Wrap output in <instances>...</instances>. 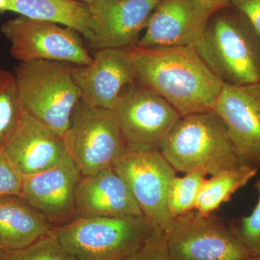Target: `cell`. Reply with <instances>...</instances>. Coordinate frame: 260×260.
Instances as JSON below:
<instances>
[{"label":"cell","mask_w":260,"mask_h":260,"mask_svg":"<svg viewBox=\"0 0 260 260\" xmlns=\"http://www.w3.org/2000/svg\"><path fill=\"white\" fill-rule=\"evenodd\" d=\"M231 5L245 16L260 37V0H231Z\"/></svg>","instance_id":"4316f807"},{"label":"cell","mask_w":260,"mask_h":260,"mask_svg":"<svg viewBox=\"0 0 260 260\" xmlns=\"http://www.w3.org/2000/svg\"><path fill=\"white\" fill-rule=\"evenodd\" d=\"M257 167L244 165L228 169L207 179L197 198L195 209L203 215H210L227 203L232 195L255 177Z\"/></svg>","instance_id":"ffe728a7"},{"label":"cell","mask_w":260,"mask_h":260,"mask_svg":"<svg viewBox=\"0 0 260 260\" xmlns=\"http://www.w3.org/2000/svg\"><path fill=\"white\" fill-rule=\"evenodd\" d=\"M23 175L13 162L0 151V196L20 194Z\"/></svg>","instance_id":"484cf974"},{"label":"cell","mask_w":260,"mask_h":260,"mask_svg":"<svg viewBox=\"0 0 260 260\" xmlns=\"http://www.w3.org/2000/svg\"><path fill=\"white\" fill-rule=\"evenodd\" d=\"M63 140L83 177L113 167L126 147L114 111L91 107L81 99Z\"/></svg>","instance_id":"8992f818"},{"label":"cell","mask_w":260,"mask_h":260,"mask_svg":"<svg viewBox=\"0 0 260 260\" xmlns=\"http://www.w3.org/2000/svg\"><path fill=\"white\" fill-rule=\"evenodd\" d=\"M206 176L204 172L197 171L173 179L168 195V208L172 219L195 209L197 198Z\"/></svg>","instance_id":"7402d4cb"},{"label":"cell","mask_w":260,"mask_h":260,"mask_svg":"<svg viewBox=\"0 0 260 260\" xmlns=\"http://www.w3.org/2000/svg\"><path fill=\"white\" fill-rule=\"evenodd\" d=\"M211 11L212 14L231 5V0H200Z\"/></svg>","instance_id":"83f0119b"},{"label":"cell","mask_w":260,"mask_h":260,"mask_svg":"<svg viewBox=\"0 0 260 260\" xmlns=\"http://www.w3.org/2000/svg\"><path fill=\"white\" fill-rule=\"evenodd\" d=\"M78 1L81 2V3H85V4L90 5L93 3L94 2L97 1V0H78Z\"/></svg>","instance_id":"f1b7e54d"},{"label":"cell","mask_w":260,"mask_h":260,"mask_svg":"<svg viewBox=\"0 0 260 260\" xmlns=\"http://www.w3.org/2000/svg\"><path fill=\"white\" fill-rule=\"evenodd\" d=\"M14 75L24 112L63 137L75 106L81 99L71 64L61 61H20Z\"/></svg>","instance_id":"3957f363"},{"label":"cell","mask_w":260,"mask_h":260,"mask_svg":"<svg viewBox=\"0 0 260 260\" xmlns=\"http://www.w3.org/2000/svg\"><path fill=\"white\" fill-rule=\"evenodd\" d=\"M176 172L215 175L243 165L213 111L181 117L160 150Z\"/></svg>","instance_id":"277c9868"},{"label":"cell","mask_w":260,"mask_h":260,"mask_svg":"<svg viewBox=\"0 0 260 260\" xmlns=\"http://www.w3.org/2000/svg\"><path fill=\"white\" fill-rule=\"evenodd\" d=\"M114 170L125 182L145 218L165 232L172 218L168 195L176 171L160 151L126 146L114 162Z\"/></svg>","instance_id":"ba28073f"},{"label":"cell","mask_w":260,"mask_h":260,"mask_svg":"<svg viewBox=\"0 0 260 260\" xmlns=\"http://www.w3.org/2000/svg\"><path fill=\"white\" fill-rule=\"evenodd\" d=\"M43 20L73 29L90 42L95 22L88 5L78 0H0V12Z\"/></svg>","instance_id":"d6986e66"},{"label":"cell","mask_w":260,"mask_h":260,"mask_svg":"<svg viewBox=\"0 0 260 260\" xmlns=\"http://www.w3.org/2000/svg\"><path fill=\"white\" fill-rule=\"evenodd\" d=\"M73 77L85 104L113 110L123 90L136 80L129 48L97 50L90 64L73 66Z\"/></svg>","instance_id":"7c38bea8"},{"label":"cell","mask_w":260,"mask_h":260,"mask_svg":"<svg viewBox=\"0 0 260 260\" xmlns=\"http://www.w3.org/2000/svg\"><path fill=\"white\" fill-rule=\"evenodd\" d=\"M1 32L10 44V54L20 61L48 60L75 65L93 61L80 34L68 27L20 15L3 23Z\"/></svg>","instance_id":"30bf717a"},{"label":"cell","mask_w":260,"mask_h":260,"mask_svg":"<svg viewBox=\"0 0 260 260\" xmlns=\"http://www.w3.org/2000/svg\"><path fill=\"white\" fill-rule=\"evenodd\" d=\"M23 112L14 73L0 68V151L14 133Z\"/></svg>","instance_id":"44dd1931"},{"label":"cell","mask_w":260,"mask_h":260,"mask_svg":"<svg viewBox=\"0 0 260 260\" xmlns=\"http://www.w3.org/2000/svg\"><path fill=\"white\" fill-rule=\"evenodd\" d=\"M126 146L160 151L181 116L158 94L135 83L121 92L113 109Z\"/></svg>","instance_id":"9c48e42d"},{"label":"cell","mask_w":260,"mask_h":260,"mask_svg":"<svg viewBox=\"0 0 260 260\" xmlns=\"http://www.w3.org/2000/svg\"><path fill=\"white\" fill-rule=\"evenodd\" d=\"M75 207L78 217L83 218L143 215L113 167L82 177L75 191Z\"/></svg>","instance_id":"e0dca14e"},{"label":"cell","mask_w":260,"mask_h":260,"mask_svg":"<svg viewBox=\"0 0 260 260\" xmlns=\"http://www.w3.org/2000/svg\"><path fill=\"white\" fill-rule=\"evenodd\" d=\"M82 177L79 169L68 155L51 169L23 176L20 195L51 225H62L78 217L75 191Z\"/></svg>","instance_id":"4fadbf2b"},{"label":"cell","mask_w":260,"mask_h":260,"mask_svg":"<svg viewBox=\"0 0 260 260\" xmlns=\"http://www.w3.org/2000/svg\"><path fill=\"white\" fill-rule=\"evenodd\" d=\"M125 260H174L167 244L165 233L153 231L144 245Z\"/></svg>","instance_id":"d4e9b609"},{"label":"cell","mask_w":260,"mask_h":260,"mask_svg":"<svg viewBox=\"0 0 260 260\" xmlns=\"http://www.w3.org/2000/svg\"><path fill=\"white\" fill-rule=\"evenodd\" d=\"M174 260H251L239 234L196 210L173 218L165 232Z\"/></svg>","instance_id":"52a82bcc"},{"label":"cell","mask_w":260,"mask_h":260,"mask_svg":"<svg viewBox=\"0 0 260 260\" xmlns=\"http://www.w3.org/2000/svg\"><path fill=\"white\" fill-rule=\"evenodd\" d=\"M129 49L135 83L164 98L181 117L213 111L223 83L192 46Z\"/></svg>","instance_id":"6da1fadb"},{"label":"cell","mask_w":260,"mask_h":260,"mask_svg":"<svg viewBox=\"0 0 260 260\" xmlns=\"http://www.w3.org/2000/svg\"><path fill=\"white\" fill-rule=\"evenodd\" d=\"M251 260H260V255L256 256V257L253 258V259Z\"/></svg>","instance_id":"f546056e"},{"label":"cell","mask_w":260,"mask_h":260,"mask_svg":"<svg viewBox=\"0 0 260 260\" xmlns=\"http://www.w3.org/2000/svg\"><path fill=\"white\" fill-rule=\"evenodd\" d=\"M160 0H97L88 5L95 22L90 47L131 48L139 42Z\"/></svg>","instance_id":"9a60e30c"},{"label":"cell","mask_w":260,"mask_h":260,"mask_svg":"<svg viewBox=\"0 0 260 260\" xmlns=\"http://www.w3.org/2000/svg\"><path fill=\"white\" fill-rule=\"evenodd\" d=\"M1 151L23 176L51 169L68 155L61 135L24 112Z\"/></svg>","instance_id":"2e32d148"},{"label":"cell","mask_w":260,"mask_h":260,"mask_svg":"<svg viewBox=\"0 0 260 260\" xmlns=\"http://www.w3.org/2000/svg\"><path fill=\"white\" fill-rule=\"evenodd\" d=\"M211 15L200 0H160L136 47H193Z\"/></svg>","instance_id":"5bb4252c"},{"label":"cell","mask_w":260,"mask_h":260,"mask_svg":"<svg viewBox=\"0 0 260 260\" xmlns=\"http://www.w3.org/2000/svg\"><path fill=\"white\" fill-rule=\"evenodd\" d=\"M255 188L259 192L257 204L250 215L243 218L237 231L253 258L260 255V179L256 181Z\"/></svg>","instance_id":"cb8c5ba5"},{"label":"cell","mask_w":260,"mask_h":260,"mask_svg":"<svg viewBox=\"0 0 260 260\" xmlns=\"http://www.w3.org/2000/svg\"><path fill=\"white\" fill-rule=\"evenodd\" d=\"M193 47L223 83L260 82V37L232 5L210 15L204 32Z\"/></svg>","instance_id":"7a4b0ae2"},{"label":"cell","mask_w":260,"mask_h":260,"mask_svg":"<svg viewBox=\"0 0 260 260\" xmlns=\"http://www.w3.org/2000/svg\"><path fill=\"white\" fill-rule=\"evenodd\" d=\"M155 229L143 215L77 217L53 233L78 260H125L144 245Z\"/></svg>","instance_id":"5b68a950"},{"label":"cell","mask_w":260,"mask_h":260,"mask_svg":"<svg viewBox=\"0 0 260 260\" xmlns=\"http://www.w3.org/2000/svg\"><path fill=\"white\" fill-rule=\"evenodd\" d=\"M213 112L223 123L243 165H259L260 82L242 85L223 83Z\"/></svg>","instance_id":"8fae6325"},{"label":"cell","mask_w":260,"mask_h":260,"mask_svg":"<svg viewBox=\"0 0 260 260\" xmlns=\"http://www.w3.org/2000/svg\"><path fill=\"white\" fill-rule=\"evenodd\" d=\"M53 227L21 195L0 196V246L18 249L49 235Z\"/></svg>","instance_id":"ac0fdd59"},{"label":"cell","mask_w":260,"mask_h":260,"mask_svg":"<svg viewBox=\"0 0 260 260\" xmlns=\"http://www.w3.org/2000/svg\"><path fill=\"white\" fill-rule=\"evenodd\" d=\"M0 260H78L61 245L54 233L18 249H3Z\"/></svg>","instance_id":"603a6c76"},{"label":"cell","mask_w":260,"mask_h":260,"mask_svg":"<svg viewBox=\"0 0 260 260\" xmlns=\"http://www.w3.org/2000/svg\"><path fill=\"white\" fill-rule=\"evenodd\" d=\"M3 249H3V248L1 247V246H0V253H1V251H3Z\"/></svg>","instance_id":"4dcf8cb0"}]
</instances>
